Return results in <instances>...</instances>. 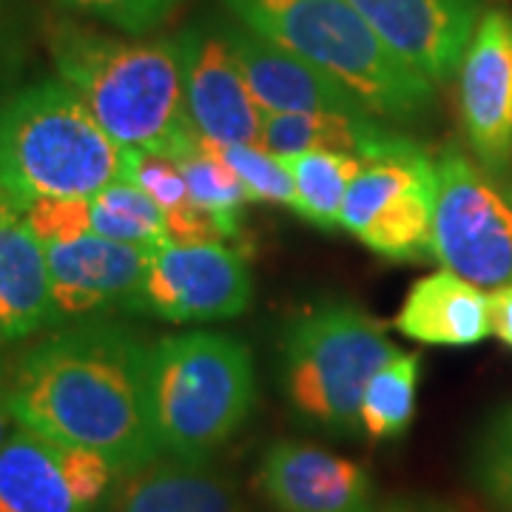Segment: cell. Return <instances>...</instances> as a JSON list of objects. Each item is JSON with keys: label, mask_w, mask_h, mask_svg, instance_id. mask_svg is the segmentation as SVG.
Listing matches in <instances>:
<instances>
[{"label": "cell", "mask_w": 512, "mask_h": 512, "mask_svg": "<svg viewBox=\"0 0 512 512\" xmlns=\"http://www.w3.org/2000/svg\"><path fill=\"white\" fill-rule=\"evenodd\" d=\"M148 353L151 345L134 328L109 319L72 322L6 367L12 416L131 473L163 456L148 407Z\"/></svg>", "instance_id": "6da1fadb"}, {"label": "cell", "mask_w": 512, "mask_h": 512, "mask_svg": "<svg viewBox=\"0 0 512 512\" xmlns=\"http://www.w3.org/2000/svg\"><path fill=\"white\" fill-rule=\"evenodd\" d=\"M49 46L57 77L123 148L174 160L200 134L185 106L177 40L117 37L60 20Z\"/></svg>", "instance_id": "7a4b0ae2"}, {"label": "cell", "mask_w": 512, "mask_h": 512, "mask_svg": "<svg viewBox=\"0 0 512 512\" xmlns=\"http://www.w3.org/2000/svg\"><path fill=\"white\" fill-rule=\"evenodd\" d=\"M123 151L60 77L0 97V188L15 208L92 200L123 177Z\"/></svg>", "instance_id": "3957f363"}, {"label": "cell", "mask_w": 512, "mask_h": 512, "mask_svg": "<svg viewBox=\"0 0 512 512\" xmlns=\"http://www.w3.org/2000/svg\"><path fill=\"white\" fill-rule=\"evenodd\" d=\"M274 46L342 83L387 123H416L436 106V86L393 55L348 0H222Z\"/></svg>", "instance_id": "277c9868"}, {"label": "cell", "mask_w": 512, "mask_h": 512, "mask_svg": "<svg viewBox=\"0 0 512 512\" xmlns=\"http://www.w3.org/2000/svg\"><path fill=\"white\" fill-rule=\"evenodd\" d=\"M256 402L248 345L214 330L151 342L148 407L160 453L202 464L237 436Z\"/></svg>", "instance_id": "5b68a950"}, {"label": "cell", "mask_w": 512, "mask_h": 512, "mask_svg": "<svg viewBox=\"0 0 512 512\" xmlns=\"http://www.w3.org/2000/svg\"><path fill=\"white\" fill-rule=\"evenodd\" d=\"M399 353L382 325L356 305H313L282 333L285 399L296 419L316 430L356 436L367 382Z\"/></svg>", "instance_id": "8992f818"}, {"label": "cell", "mask_w": 512, "mask_h": 512, "mask_svg": "<svg viewBox=\"0 0 512 512\" xmlns=\"http://www.w3.org/2000/svg\"><path fill=\"white\" fill-rule=\"evenodd\" d=\"M433 259L478 288L512 285V197L458 146L436 154Z\"/></svg>", "instance_id": "52a82bcc"}, {"label": "cell", "mask_w": 512, "mask_h": 512, "mask_svg": "<svg viewBox=\"0 0 512 512\" xmlns=\"http://www.w3.org/2000/svg\"><path fill=\"white\" fill-rule=\"evenodd\" d=\"M436 157L410 140L399 151L370 160L353 177L339 228L393 262L433 259Z\"/></svg>", "instance_id": "ba28073f"}, {"label": "cell", "mask_w": 512, "mask_h": 512, "mask_svg": "<svg viewBox=\"0 0 512 512\" xmlns=\"http://www.w3.org/2000/svg\"><path fill=\"white\" fill-rule=\"evenodd\" d=\"M120 476L106 456L15 421L0 447V512H106Z\"/></svg>", "instance_id": "9c48e42d"}, {"label": "cell", "mask_w": 512, "mask_h": 512, "mask_svg": "<svg viewBox=\"0 0 512 512\" xmlns=\"http://www.w3.org/2000/svg\"><path fill=\"white\" fill-rule=\"evenodd\" d=\"M254 299L245 256L222 242H168L151 254L137 313L171 325L237 319Z\"/></svg>", "instance_id": "30bf717a"}, {"label": "cell", "mask_w": 512, "mask_h": 512, "mask_svg": "<svg viewBox=\"0 0 512 512\" xmlns=\"http://www.w3.org/2000/svg\"><path fill=\"white\" fill-rule=\"evenodd\" d=\"M174 40L194 128L214 146H259L265 111L248 89L225 23H191Z\"/></svg>", "instance_id": "8fae6325"}, {"label": "cell", "mask_w": 512, "mask_h": 512, "mask_svg": "<svg viewBox=\"0 0 512 512\" xmlns=\"http://www.w3.org/2000/svg\"><path fill=\"white\" fill-rule=\"evenodd\" d=\"M464 137L484 171L501 177L512 165V9L490 6L458 66Z\"/></svg>", "instance_id": "7c38bea8"}, {"label": "cell", "mask_w": 512, "mask_h": 512, "mask_svg": "<svg viewBox=\"0 0 512 512\" xmlns=\"http://www.w3.org/2000/svg\"><path fill=\"white\" fill-rule=\"evenodd\" d=\"M43 248L52 274L57 325L100 319L111 311L137 313L154 254L151 248L97 237L94 231Z\"/></svg>", "instance_id": "4fadbf2b"}, {"label": "cell", "mask_w": 512, "mask_h": 512, "mask_svg": "<svg viewBox=\"0 0 512 512\" xmlns=\"http://www.w3.org/2000/svg\"><path fill=\"white\" fill-rule=\"evenodd\" d=\"M382 43L433 86L458 72L484 0H348Z\"/></svg>", "instance_id": "5bb4252c"}, {"label": "cell", "mask_w": 512, "mask_h": 512, "mask_svg": "<svg viewBox=\"0 0 512 512\" xmlns=\"http://www.w3.org/2000/svg\"><path fill=\"white\" fill-rule=\"evenodd\" d=\"M256 487L276 512H365L376 501L367 467L302 441H274Z\"/></svg>", "instance_id": "9a60e30c"}, {"label": "cell", "mask_w": 512, "mask_h": 512, "mask_svg": "<svg viewBox=\"0 0 512 512\" xmlns=\"http://www.w3.org/2000/svg\"><path fill=\"white\" fill-rule=\"evenodd\" d=\"M225 35L265 114H373L342 83L242 23H225Z\"/></svg>", "instance_id": "2e32d148"}, {"label": "cell", "mask_w": 512, "mask_h": 512, "mask_svg": "<svg viewBox=\"0 0 512 512\" xmlns=\"http://www.w3.org/2000/svg\"><path fill=\"white\" fill-rule=\"evenodd\" d=\"M57 311L46 248L23 211L0 205V348L55 328Z\"/></svg>", "instance_id": "e0dca14e"}, {"label": "cell", "mask_w": 512, "mask_h": 512, "mask_svg": "<svg viewBox=\"0 0 512 512\" xmlns=\"http://www.w3.org/2000/svg\"><path fill=\"white\" fill-rule=\"evenodd\" d=\"M106 512H245V504L208 461L157 456L120 476Z\"/></svg>", "instance_id": "ac0fdd59"}, {"label": "cell", "mask_w": 512, "mask_h": 512, "mask_svg": "<svg viewBox=\"0 0 512 512\" xmlns=\"http://www.w3.org/2000/svg\"><path fill=\"white\" fill-rule=\"evenodd\" d=\"M393 325L424 345H478L481 339L493 336L490 296L453 271H439L419 279L407 291Z\"/></svg>", "instance_id": "d6986e66"}, {"label": "cell", "mask_w": 512, "mask_h": 512, "mask_svg": "<svg viewBox=\"0 0 512 512\" xmlns=\"http://www.w3.org/2000/svg\"><path fill=\"white\" fill-rule=\"evenodd\" d=\"M413 137L376 114H265L259 146L276 157L299 151H339L362 163L387 157Z\"/></svg>", "instance_id": "ffe728a7"}, {"label": "cell", "mask_w": 512, "mask_h": 512, "mask_svg": "<svg viewBox=\"0 0 512 512\" xmlns=\"http://www.w3.org/2000/svg\"><path fill=\"white\" fill-rule=\"evenodd\" d=\"M123 180L146 191L168 222L171 242H220V231L211 217L200 211L185 185L180 165L171 157L143 148L123 151Z\"/></svg>", "instance_id": "44dd1931"}, {"label": "cell", "mask_w": 512, "mask_h": 512, "mask_svg": "<svg viewBox=\"0 0 512 512\" xmlns=\"http://www.w3.org/2000/svg\"><path fill=\"white\" fill-rule=\"evenodd\" d=\"M282 160L293 180V211L322 231L339 228L345 194L365 163L339 151H299Z\"/></svg>", "instance_id": "7402d4cb"}, {"label": "cell", "mask_w": 512, "mask_h": 512, "mask_svg": "<svg viewBox=\"0 0 512 512\" xmlns=\"http://www.w3.org/2000/svg\"><path fill=\"white\" fill-rule=\"evenodd\" d=\"M174 163L183 171L194 205L211 217L220 237H237L245 217V205L251 202V197L245 185L239 183L237 174L225 165L217 146L197 134L194 143L174 157Z\"/></svg>", "instance_id": "603a6c76"}, {"label": "cell", "mask_w": 512, "mask_h": 512, "mask_svg": "<svg viewBox=\"0 0 512 512\" xmlns=\"http://www.w3.org/2000/svg\"><path fill=\"white\" fill-rule=\"evenodd\" d=\"M421 359L419 353H399L376 370L359 404V433L370 441H393L407 433L416 416Z\"/></svg>", "instance_id": "cb8c5ba5"}, {"label": "cell", "mask_w": 512, "mask_h": 512, "mask_svg": "<svg viewBox=\"0 0 512 512\" xmlns=\"http://www.w3.org/2000/svg\"><path fill=\"white\" fill-rule=\"evenodd\" d=\"M89 228L97 237L140 245V248H163L171 242L168 222L157 202L128 180L106 185L89 200Z\"/></svg>", "instance_id": "d4e9b609"}, {"label": "cell", "mask_w": 512, "mask_h": 512, "mask_svg": "<svg viewBox=\"0 0 512 512\" xmlns=\"http://www.w3.org/2000/svg\"><path fill=\"white\" fill-rule=\"evenodd\" d=\"M217 151L245 185L251 200L293 208V180L282 157L262 146H217Z\"/></svg>", "instance_id": "484cf974"}, {"label": "cell", "mask_w": 512, "mask_h": 512, "mask_svg": "<svg viewBox=\"0 0 512 512\" xmlns=\"http://www.w3.org/2000/svg\"><path fill=\"white\" fill-rule=\"evenodd\" d=\"M481 490L504 512H512V407L487 421L473 461Z\"/></svg>", "instance_id": "4316f807"}, {"label": "cell", "mask_w": 512, "mask_h": 512, "mask_svg": "<svg viewBox=\"0 0 512 512\" xmlns=\"http://www.w3.org/2000/svg\"><path fill=\"white\" fill-rule=\"evenodd\" d=\"M77 15L100 20L126 35H148L171 18L183 0H57Z\"/></svg>", "instance_id": "83f0119b"}, {"label": "cell", "mask_w": 512, "mask_h": 512, "mask_svg": "<svg viewBox=\"0 0 512 512\" xmlns=\"http://www.w3.org/2000/svg\"><path fill=\"white\" fill-rule=\"evenodd\" d=\"M43 245L74 239L89 228V200H40L23 211Z\"/></svg>", "instance_id": "f1b7e54d"}, {"label": "cell", "mask_w": 512, "mask_h": 512, "mask_svg": "<svg viewBox=\"0 0 512 512\" xmlns=\"http://www.w3.org/2000/svg\"><path fill=\"white\" fill-rule=\"evenodd\" d=\"M365 512H461V507L433 495H393L384 501H373Z\"/></svg>", "instance_id": "f546056e"}, {"label": "cell", "mask_w": 512, "mask_h": 512, "mask_svg": "<svg viewBox=\"0 0 512 512\" xmlns=\"http://www.w3.org/2000/svg\"><path fill=\"white\" fill-rule=\"evenodd\" d=\"M490 328L507 348H512V285L490 293Z\"/></svg>", "instance_id": "4dcf8cb0"}, {"label": "cell", "mask_w": 512, "mask_h": 512, "mask_svg": "<svg viewBox=\"0 0 512 512\" xmlns=\"http://www.w3.org/2000/svg\"><path fill=\"white\" fill-rule=\"evenodd\" d=\"M12 427H15V416L9 407V376H6V365L0 362V447L9 439Z\"/></svg>", "instance_id": "1f68e13d"}, {"label": "cell", "mask_w": 512, "mask_h": 512, "mask_svg": "<svg viewBox=\"0 0 512 512\" xmlns=\"http://www.w3.org/2000/svg\"><path fill=\"white\" fill-rule=\"evenodd\" d=\"M3 202H9V200H6V194H3V188H0V205H3Z\"/></svg>", "instance_id": "d6a6232c"}]
</instances>
